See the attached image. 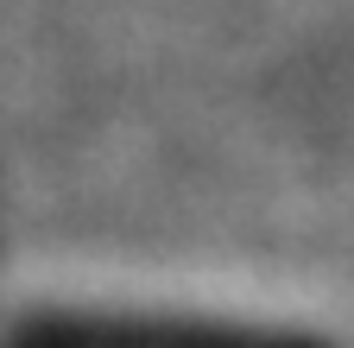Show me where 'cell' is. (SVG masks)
<instances>
[{"instance_id": "cell-1", "label": "cell", "mask_w": 354, "mask_h": 348, "mask_svg": "<svg viewBox=\"0 0 354 348\" xmlns=\"http://www.w3.org/2000/svg\"><path fill=\"white\" fill-rule=\"evenodd\" d=\"M19 348H310L285 336H241L209 323H38Z\"/></svg>"}]
</instances>
